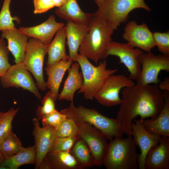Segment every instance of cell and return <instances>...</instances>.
I'll return each mask as SVG.
<instances>
[{"instance_id": "cell-1", "label": "cell", "mask_w": 169, "mask_h": 169, "mask_svg": "<svg viewBox=\"0 0 169 169\" xmlns=\"http://www.w3.org/2000/svg\"><path fill=\"white\" fill-rule=\"evenodd\" d=\"M121 102L116 119L124 134L132 136V120L140 116L142 121L146 118L154 119L162 110L165 103L163 91L157 85L135 84L121 90Z\"/></svg>"}, {"instance_id": "cell-2", "label": "cell", "mask_w": 169, "mask_h": 169, "mask_svg": "<svg viewBox=\"0 0 169 169\" xmlns=\"http://www.w3.org/2000/svg\"><path fill=\"white\" fill-rule=\"evenodd\" d=\"M89 30L80 46V55L96 64L106 58L108 46L114 31L102 19L93 14Z\"/></svg>"}, {"instance_id": "cell-3", "label": "cell", "mask_w": 169, "mask_h": 169, "mask_svg": "<svg viewBox=\"0 0 169 169\" xmlns=\"http://www.w3.org/2000/svg\"><path fill=\"white\" fill-rule=\"evenodd\" d=\"M60 112L76 123H87L100 130L109 141L116 137H122L124 133L118 121L101 114L95 108H86L79 105L76 107L73 101L69 106Z\"/></svg>"}, {"instance_id": "cell-4", "label": "cell", "mask_w": 169, "mask_h": 169, "mask_svg": "<svg viewBox=\"0 0 169 169\" xmlns=\"http://www.w3.org/2000/svg\"><path fill=\"white\" fill-rule=\"evenodd\" d=\"M133 137H114L108 143L103 165L107 169H137L139 154Z\"/></svg>"}, {"instance_id": "cell-5", "label": "cell", "mask_w": 169, "mask_h": 169, "mask_svg": "<svg viewBox=\"0 0 169 169\" xmlns=\"http://www.w3.org/2000/svg\"><path fill=\"white\" fill-rule=\"evenodd\" d=\"M76 62L81 69L84 80L83 86L78 93H82L84 98L88 100H93L109 77L118 70L117 69H107L106 60L95 66L87 58L79 53Z\"/></svg>"}, {"instance_id": "cell-6", "label": "cell", "mask_w": 169, "mask_h": 169, "mask_svg": "<svg viewBox=\"0 0 169 169\" xmlns=\"http://www.w3.org/2000/svg\"><path fill=\"white\" fill-rule=\"evenodd\" d=\"M143 6L132 0H105L94 14L103 19L114 30L127 20L130 13Z\"/></svg>"}, {"instance_id": "cell-7", "label": "cell", "mask_w": 169, "mask_h": 169, "mask_svg": "<svg viewBox=\"0 0 169 169\" xmlns=\"http://www.w3.org/2000/svg\"><path fill=\"white\" fill-rule=\"evenodd\" d=\"M48 45L38 39L30 38L27 42L23 61L28 70L35 79L37 87L42 91H45L47 88L43 67Z\"/></svg>"}, {"instance_id": "cell-8", "label": "cell", "mask_w": 169, "mask_h": 169, "mask_svg": "<svg viewBox=\"0 0 169 169\" xmlns=\"http://www.w3.org/2000/svg\"><path fill=\"white\" fill-rule=\"evenodd\" d=\"M140 60L141 69L136 79L137 84L157 85L159 83L158 75L160 71L169 72V56L144 52L140 56Z\"/></svg>"}, {"instance_id": "cell-9", "label": "cell", "mask_w": 169, "mask_h": 169, "mask_svg": "<svg viewBox=\"0 0 169 169\" xmlns=\"http://www.w3.org/2000/svg\"><path fill=\"white\" fill-rule=\"evenodd\" d=\"M76 124L78 127V135L90 148L95 166L101 167L108 148L107 139L100 130L89 123Z\"/></svg>"}, {"instance_id": "cell-10", "label": "cell", "mask_w": 169, "mask_h": 169, "mask_svg": "<svg viewBox=\"0 0 169 169\" xmlns=\"http://www.w3.org/2000/svg\"><path fill=\"white\" fill-rule=\"evenodd\" d=\"M135 84L129 77L123 74L110 75L94 97L98 102L106 107L120 105L119 94L121 90Z\"/></svg>"}, {"instance_id": "cell-11", "label": "cell", "mask_w": 169, "mask_h": 169, "mask_svg": "<svg viewBox=\"0 0 169 169\" xmlns=\"http://www.w3.org/2000/svg\"><path fill=\"white\" fill-rule=\"evenodd\" d=\"M144 52L138 48H135L128 43H122L111 41L109 44L106 55H114L120 59L119 63L123 64L127 69L132 80H136L141 69L140 60L141 55Z\"/></svg>"}, {"instance_id": "cell-12", "label": "cell", "mask_w": 169, "mask_h": 169, "mask_svg": "<svg viewBox=\"0 0 169 169\" xmlns=\"http://www.w3.org/2000/svg\"><path fill=\"white\" fill-rule=\"evenodd\" d=\"M28 71L23 62L11 65L4 74L0 77L1 84L4 88H22L40 100L41 95Z\"/></svg>"}, {"instance_id": "cell-13", "label": "cell", "mask_w": 169, "mask_h": 169, "mask_svg": "<svg viewBox=\"0 0 169 169\" xmlns=\"http://www.w3.org/2000/svg\"><path fill=\"white\" fill-rule=\"evenodd\" d=\"M133 120L134 122L132 121L131 125L132 136L136 146L140 150L138 158V168L144 169L145 161L148 152L151 148L159 144L163 136L147 131L140 119H134Z\"/></svg>"}, {"instance_id": "cell-14", "label": "cell", "mask_w": 169, "mask_h": 169, "mask_svg": "<svg viewBox=\"0 0 169 169\" xmlns=\"http://www.w3.org/2000/svg\"><path fill=\"white\" fill-rule=\"evenodd\" d=\"M122 38L132 47L146 52H151L155 46L152 32L144 23L138 24L135 21L128 22L124 28Z\"/></svg>"}, {"instance_id": "cell-15", "label": "cell", "mask_w": 169, "mask_h": 169, "mask_svg": "<svg viewBox=\"0 0 169 169\" xmlns=\"http://www.w3.org/2000/svg\"><path fill=\"white\" fill-rule=\"evenodd\" d=\"M32 121L33 124V134L36 153L35 168L38 169L46 154L52 150L55 137L53 127L49 125L41 127L37 118H33Z\"/></svg>"}, {"instance_id": "cell-16", "label": "cell", "mask_w": 169, "mask_h": 169, "mask_svg": "<svg viewBox=\"0 0 169 169\" xmlns=\"http://www.w3.org/2000/svg\"><path fill=\"white\" fill-rule=\"evenodd\" d=\"M64 25V23L57 22L54 16L51 15L40 24L31 27H20L18 29L28 38H34L49 44L55 34Z\"/></svg>"}, {"instance_id": "cell-17", "label": "cell", "mask_w": 169, "mask_h": 169, "mask_svg": "<svg viewBox=\"0 0 169 169\" xmlns=\"http://www.w3.org/2000/svg\"><path fill=\"white\" fill-rule=\"evenodd\" d=\"M73 61L63 59L47 66L45 68L48 78L46 85L54 101L58 98L59 87L64 74L70 67Z\"/></svg>"}, {"instance_id": "cell-18", "label": "cell", "mask_w": 169, "mask_h": 169, "mask_svg": "<svg viewBox=\"0 0 169 169\" xmlns=\"http://www.w3.org/2000/svg\"><path fill=\"white\" fill-rule=\"evenodd\" d=\"M144 169H169V137L163 136L159 144L148 152Z\"/></svg>"}, {"instance_id": "cell-19", "label": "cell", "mask_w": 169, "mask_h": 169, "mask_svg": "<svg viewBox=\"0 0 169 169\" xmlns=\"http://www.w3.org/2000/svg\"><path fill=\"white\" fill-rule=\"evenodd\" d=\"M65 27L66 39L69 51V59L76 62L79 48L89 30V26L71 21Z\"/></svg>"}, {"instance_id": "cell-20", "label": "cell", "mask_w": 169, "mask_h": 169, "mask_svg": "<svg viewBox=\"0 0 169 169\" xmlns=\"http://www.w3.org/2000/svg\"><path fill=\"white\" fill-rule=\"evenodd\" d=\"M1 38L6 39L8 48L14 58V62H23L28 37L17 28L3 30Z\"/></svg>"}, {"instance_id": "cell-21", "label": "cell", "mask_w": 169, "mask_h": 169, "mask_svg": "<svg viewBox=\"0 0 169 169\" xmlns=\"http://www.w3.org/2000/svg\"><path fill=\"white\" fill-rule=\"evenodd\" d=\"M165 103L162 110L154 119L143 120L145 129L150 133L169 137V92L163 91Z\"/></svg>"}, {"instance_id": "cell-22", "label": "cell", "mask_w": 169, "mask_h": 169, "mask_svg": "<svg viewBox=\"0 0 169 169\" xmlns=\"http://www.w3.org/2000/svg\"><path fill=\"white\" fill-rule=\"evenodd\" d=\"M56 15L67 21H71L89 26L93 14L84 12L77 0H66L62 6L55 10Z\"/></svg>"}, {"instance_id": "cell-23", "label": "cell", "mask_w": 169, "mask_h": 169, "mask_svg": "<svg viewBox=\"0 0 169 169\" xmlns=\"http://www.w3.org/2000/svg\"><path fill=\"white\" fill-rule=\"evenodd\" d=\"M44 169H83L71 153L70 151H51L44 160Z\"/></svg>"}, {"instance_id": "cell-24", "label": "cell", "mask_w": 169, "mask_h": 169, "mask_svg": "<svg viewBox=\"0 0 169 169\" xmlns=\"http://www.w3.org/2000/svg\"><path fill=\"white\" fill-rule=\"evenodd\" d=\"M79 66L77 62L72 64L68 69V75L64 82L63 89L59 94V100L73 101L76 91L82 87L84 80L82 74L79 72Z\"/></svg>"}, {"instance_id": "cell-25", "label": "cell", "mask_w": 169, "mask_h": 169, "mask_svg": "<svg viewBox=\"0 0 169 169\" xmlns=\"http://www.w3.org/2000/svg\"><path fill=\"white\" fill-rule=\"evenodd\" d=\"M54 39L48 45L47 53L48 59L47 66L63 59H69L66 52V34L65 27L59 29L56 33Z\"/></svg>"}, {"instance_id": "cell-26", "label": "cell", "mask_w": 169, "mask_h": 169, "mask_svg": "<svg viewBox=\"0 0 169 169\" xmlns=\"http://www.w3.org/2000/svg\"><path fill=\"white\" fill-rule=\"evenodd\" d=\"M36 153L35 146L27 147H21L16 154L5 158L1 165L9 169H17L23 165L35 164Z\"/></svg>"}, {"instance_id": "cell-27", "label": "cell", "mask_w": 169, "mask_h": 169, "mask_svg": "<svg viewBox=\"0 0 169 169\" xmlns=\"http://www.w3.org/2000/svg\"><path fill=\"white\" fill-rule=\"evenodd\" d=\"M70 151L84 169L95 166L94 159L90 148L85 141L79 137Z\"/></svg>"}, {"instance_id": "cell-28", "label": "cell", "mask_w": 169, "mask_h": 169, "mask_svg": "<svg viewBox=\"0 0 169 169\" xmlns=\"http://www.w3.org/2000/svg\"><path fill=\"white\" fill-rule=\"evenodd\" d=\"M22 146L20 140L12 131L0 143V150L6 158L17 153Z\"/></svg>"}, {"instance_id": "cell-29", "label": "cell", "mask_w": 169, "mask_h": 169, "mask_svg": "<svg viewBox=\"0 0 169 169\" xmlns=\"http://www.w3.org/2000/svg\"><path fill=\"white\" fill-rule=\"evenodd\" d=\"M78 127L72 119L66 118L55 129L54 134L55 137L65 138L78 135Z\"/></svg>"}, {"instance_id": "cell-30", "label": "cell", "mask_w": 169, "mask_h": 169, "mask_svg": "<svg viewBox=\"0 0 169 169\" xmlns=\"http://www.w3.org/2000/svg\"><path fill=\"white\" fill-rule=\"evenodd\" d=\"M19 108H12L4 112L0 119V143L12 131V122Z\"/></svg>"}, {"instance_id": "cell-31", "label": "cell", "mask_w": 169, "mask_h": 169, "mask_svg": "<svg viewBox=\"0 0 169 169\" xmlns=\"http://www.w3.org/2000/svg\"><path fill=\"white\" fill-rule=\"evenodd\" d=\"M11 0H4L0 12V31L16 28L13 20L17 17H12L10 10Z\"/></svg>"}, {"instance_id": "cell-32", "label": "cell", "mask_w": 169, "mask_h": 169, "mask_svg": "<svg viewBox=\"0 0 169 169\" xmlns=\"http://www.w3.org/2000/svg\"><path fill=\"white\" fill-rule=\"evenodd\" d=\"M66 0H33L34 14L45 12L55 7L59 8L63 5Z\"/></svg>"}, {"instance_id": "cell-33", "label": "cell", "mask_w": 169, "mask_h": 169, "mask_svg": "<svg viewBox=\"0 0 169 169\" xmlns=\"http://www.w3.org/2000/svg\"><path fill=\"white\" fill-rule=\"evenodd\" d=\"M155 46L162 54L169 56V31L152 32Z\"/></svg>"}, {"instance_id": "cell-34", "label": "cell", "mask_w": 169, "mask_h": 169, "mask_svg": "<svg viewBox=\"0 0 169 169\" xmlns=\"http://www.w3.org/2000/svg\"><path fill=\"white\" fill-rule=\"evenodd\" d=\"M41 103L42 105L38 107L36 112V116L39 120L44 115L56 110L55 101L51 97L49 91L43 97Z\"/></svg>"}, {"instance_id": "cell-35", "label": "cell", "mask_w": 169, "mask_h": 169, "mask_svg": "<svg viewBox=\"0 0 169 169\" xmlns=\"http://www.w3.org/2000/svg\"><path fill=\"white\" fill-rule=\"evenodd\" d=\"M79 137L77 135L65 138L55 137L51 151H69Z\"/></svg>"}, {"instance_id": "cell-36", "label": "cell", "mask_w": 169, "mask_h": 169, "mask_svg": "<svg viewBox=\"0 0 169 169\" xmlns=\"http://www.w3.org/2000/svg\"><path fill=\"white\" fill-rule=\"evenodd\" d=\"M66 117L65 115L56 110L43 116L40 120L43 126H50L55 129Z\"/></svg>"}, {"instance_id": "cell-37", "label": "cell", "mask_w": 169, "mask_h": 169, "mask_svg": "<svg viewBox=\"0 0 169 169\" xmlns=\"http://www.w3.org/2000/svg\"><path fill=\"white\" fill-rule=\"evenodd\" d=\"M9 50L5 41L0 38V77L4 75L11 65L9 63Z\"/></svg>"}, {"instance_id": "cell-38", "label": "cell", "mask_w": 169, "mask_h": 169, "mask_svg": "<svg viewBox=\"0 0 169 169\" xmlns=\"http://www.w3.org/2000/svg\"><path fill=\"white\" fill-rule=\"evenodd\" d=\"M158 86L161 90L169 92V77H167L161 82Z\"/></svg>"}, {"instance_id": "cell-39", "label": "cell", "mask_w": 169, "mask_h": 169, "mask_svg": "<svg viewBox=\"0 0 169 169\" xmlns=\"http://www.w3.org/2000/svg\"><path fill=\"white\" fill-rule=\"evenodd\" d=\"M132 1L138 3L143 6L145 9L148 11L150 12L151 10V8L147 5L145 2L144 0H132Z\"/></svg>"}, {"instance_id": "cell-40", "label": "cell", "mask_w": 169, "mask_h": 169, "mask_svg": "<svg viewBox=\"0 0 169 169\" xmlns=\"http://www.w3.org/2000/svg\"><path fill=\"white\" fill-rule=\"evenodd\" d=\"M105 0H95V2L98 8L100 7L104 3Z\"/></svg>"}, {"instance_id": "cell-41", "label": "cell", "mask_w": 169, "mask_h": 169, "mask_svg": "<svg viewBox=\"0 0 169 169\" xmlns=\"http://www.w3.org/2000/svg\"><path fill=\"white\" fill-rule=\"evenodd\" d=\"M5 159V158L0 150V165L3 162Z\"/></svg>"}, {"instance_id": "cell-42", "label": "cell", "mask_w": 169, "mask_h": 169, "mask_svg": "<svg viewBox=\"0 0 169 169\" xmlns=\"http://www.w3.org/2000/svg\"><path fill=\"white\" fill-rule=\"evenodd\" d=\"M4 112H0V119L1 117L3 115Z\"/></svg>"}]
</instances>
